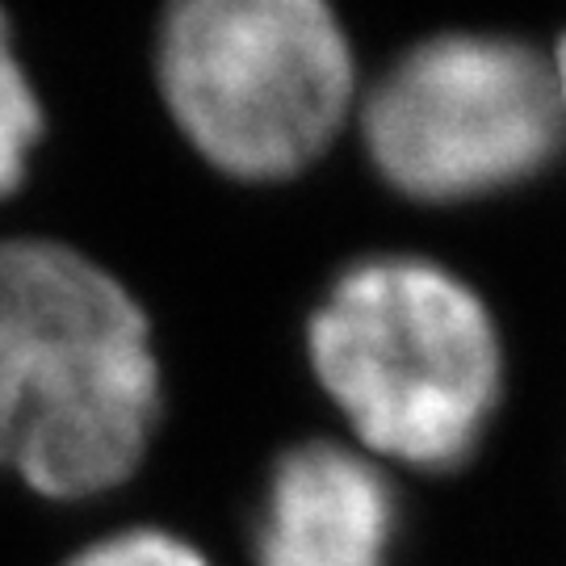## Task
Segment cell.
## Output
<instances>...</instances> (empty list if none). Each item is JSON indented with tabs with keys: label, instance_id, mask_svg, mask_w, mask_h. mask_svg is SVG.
Listing matches in <instances>:
<instances>
[{
	"label": "cell",
	"instance_id": "1",
	"mask_svg": "<svg viewBox=\"0 0 566 566\" xmlns=\"http://www.w3.org/2000/svg\"><path fill=\"white\" fill-rule=\"evenodd\" d=\"M168 420V361L139 290L72 235H0V479L39 504H105Z\"/></svg>",
	"mask_w": 566,
	"mask_h": 566
},
{
	"label": "cell",
	"instance_id": "2",
	"mask_svg": "<svg viewBox=\"0 0 566 566\" xmlns=\"http://www.w3.org/2000/svg\"><path fill=\"white\" fill-rule=\"evenodd\" d=\"M303 365L336 432L399 479L474 465L512 395L495 298L424 248L336 264L303 319Z\"/></svg>",
	"mask_w": 566,
	"mask_h": 566
},
{
	"label": "cell",
	"instance_id": "3",
	"mask_svg": "<svg viewBox=\"0 0 566 566\" xmlns=\"http://www.w3.org/2000/svg\"><path fill=\"white\" fill-rule=\"evenodd\" d=\"M365 72L324 0H177L147 42L168 130L231 189H285L324 168L353 143Z\"/></svg>",
	"mask_w": 566,
	"mask_h": 566
},
{
	"label": "cell",
	"instance_id": "4",
	"mask_svg": "<svg viewBox=\"0 0 566 566\" xmlns=\"http://www.w3.org/2000/svg\"><path fill=\"white\" fill-rule=\"evenodd\" d=\"M353 147L395 202L470 210L549 177L566 122L546 42L441 25L365 72Z\"/></svg>",
	"mask_w": 566,
	"mask_h": 566
},
{
	"label": "cell",
	"instance_id": "5",
	"mask_svg": "<svg viewBox=\"0 0 566 566\" xmlns=\"http://www.w3.org/2000/svg\"><path fill=\"white\" fill-rule=\"evenodd\" d=\"M403 479L340 432L285 441L248 512V566H399Z\"/></svg>",
	"mask_w": 566,
	"mask_h": 566
},
{
	"label": "cell",
	"instance_id": "6",
	"mask_svg": "<svg viewBox=\"0 0 566 566\" xmlns=\"http://www.w3.org/2000/svg\"><path fill=\"white\" fill-rule=\"evenodd\" d=\"M46 135H51L46 97L21 51L18 21L0 4V206L25 193Z\"/></svg>",
	"mask_w": 566,
	"mask_h": 566
},
{
	"label": "cell",
	"instance_id": "7",
	"mask_svg": "<svg viewBox=\"0 0 566 566\" xmlns=\"http://www.w3.org/2000/svg\"><path fill=\"white\" fill-rule=\"evenodd\" d=\"M55 566H219V558L193 533L135 516L88 533Z\"/></svg>",
	"mask_w": 566,
	"mask_h": 566
},
{
	"label": "cell",
	"instance_id": "8",
	"mask_svg": "<svg viewBox=\"0 0 566 566\" xmlns=\"http://www.w3.org/2000/svg\"><path fill=\"white\" fill-rule=\"evenodd\" d=\"M546 55H549V72H554V93H558V109H563L566 122V25L546 39Z\"/></svg>",
	"mask_w": 566,
	"mask_h": 566
}]
</instances>
